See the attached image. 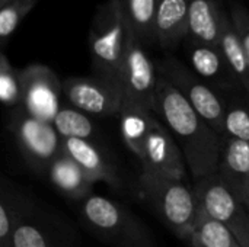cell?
Here are the masks:
<instances>
[{
	"mask_svg": "<svg viewBox=\"0 0 249 247\" xmlns=\"http://www.w3.org/2000/svg\"><path fill=\"white\" fill-rule=\"evenodd\" d=\"M153 112L178 141L187 167L196 181L219 170L223 137L214 131L190 105L184 95L159 76Z\"/></svg>",
	"mask_w": 249,
	"mask_h": 247,
	"instance_id": "1",
	"label": "cell"
},
{
	"mask_svg": "<svg viewBox=\"0 0 249 247\" xmlns=\"http://www.w3.org/2000/svg\"><path fill=\"white\" fill-rule=\"evenodd\" d=\"M139 192L177 237L190 242L201 214L194 188L187 186L182 181L168 179L142 170L139 176Z\"/></svg>",
	"mask_w": 249,
	"mask_h": 247,
	"instance_id": "2",
	"label": "cell"
},
{
	"mask_svg": "<svg viewBox=\"0 0 249 247\" xmlns=\"http://www.w3.org/2000/svg\"><path fill=\"white\" fill-rule=\"evenodd\" d=\"M130 32L131 28L123 0H108L98 9L89 31V49L95 76L121 84V67Z\"/></svg>",
	"mask_w": 249,
	"mask_h": 247,
	"instance_id": "3",
	"label": "cell"
},
{
	"mask_svg": "<svg viewBox=\"0 0 249 247\" xmlns=\"http://www.w3.org/2000/svg\"><path fill=\"white\" fill-rule=\"evenodd\" d=\"M85 226L102 243L111 247H156L149 227L125 207L99 195L82 202Z\"/></svg>",
	"mask_w": 249,
	"mask_h": 247,
	"instance_id": "4",
	"label": "cell"
},
{
	"mask_svg": "<svg viewBox=\"0 0 249 247\" xmlns=\"http://www.w3.org/2000/svg\"><path fill=\"white\" fill-rule=\"evenodd\" d=\"M9 128L25 162L38 173H47L51 163L64 153L63 138L54 125L34 118L22 106L12 111Z\"/></svg>",
	"mask_w": 249,
	"mask_h": 247,
	"instance_id": "5",
	"label": "cell"
},
{
	"mask_svg": "<svg viewBox=\"0 0 249 247\" xmlns=\"http://www.w3.org/2000/svg\"><path fill=\"white\" fill-rule=\"evenodd\" d=\"M156 68L158 74L171 82L201 118L223 137L228 108L223 96L177 58L168 57L160 61Z\"/></svg>",
	"mask_w": 249,
	"mask_h": 247,
	"instance_id": "6",
	"label": "cell"
},
{
	"mask_svg": "<svg viewBox=\"0 0 249 247\" xmlns=\"http://www.w3.org/2000/svg\"><path fill=\"white\" fill-rule=\"evenodd\" d=\"M194 189L201 213L225 224L241 246L249 247V211L220 175L216 172L196 181Z\"/></svg>",
	"mask_w": 249,
	"mask_h": 247,
	"instance_id": "7",
	"label": "cell"
},
{
	"mask_svg": "<svg viewBox=\"0 0 249 247\" xmlns=\"http://www.w3.org/2000/svg\"><path fill=\"white\" fill-rule=\"evenodd\" d=\"M13 247H83L77 231L60 215L34 201L19 221Z\"/></svg>",
	"mask_w": 249,
	"mask_h": 247,
	"instance_id": "8",
	"label": "cell"
},
{
	"mask_svg": "<svg viewBox=\"0 0 249 247\" xmlns=\"http://www.w3.org/2000/svg\"><path fill=\"white\" fill-rule=\"evenodd\" d=\"M158 79V68L146 52L144 44L131 31L120 77L124 100L153 111Z\"/></svg>",
	"mask_w": 249,
	"mask_h": 247,
	"instance_id": "9",
	"label": "cell"
},
{
	"mask_svg": "<svg viewBox=\"0 0 249 247\" xmlns=\"http://www.w3.org/2000/svg\"><path fill=\"white\" fill-rule=\"evenodd\" d=\"M63 95L73 108L96 116L118 115L124 102L121 84L99 76L67 77L63 80Z\"/></svg>",
	"mask_w": 249,
	"mask_h": 247,
	"instance_id": "10",
	"label": "cell"
},
{
	"mask_svg": "<svg viewBox=\"0 0 249 247\" xmlns=\"http://www.w3.org/2000/svg\"><path fill=\"white\" fill-rule=\"evenodd\" d=\"M20 106L34 118L53 124L61 109L60 96L63 93V82L58 76L44 64H29L20 70Z\"/></svg>",
	"mask_w": 249,
	"mask_h": 247,
	"instance_id": "11",
	"label": "cell"
},
{
	"mask_svg": "<svg viewBox=\"0 0 249 247\" xmlns=\"http://www.w3.org/2000/svg\"><path fill=\"white\" fill-rule=\"evenodd\" d=\"M140 165L143 172L175 181H182L187 173V162L178 141L158 118L147 137Z\"/></svg>",
	"mask_w": 249,
	"mask_h": 247,
	"instance_id": "12",
	"label": "cell"
},
{
	"mask_svg": "<svg viewBox=\"0 0 249 247\" xmlns=\"http://www.w3.org/2000/svg\"><path fill=\"white\" fill-rule=\"evenodd\" d=\"M184 47L193 71L213 89L217 92H226L241 87L220 47L201 44L190 38H185Z\"/></svg>",
	"mask_w": 249,
	"mask_h": 247,
	"instance_id": "13",
	"label": "cell"
},
{
	"mask_svg": "<svg viewBox=\"0 0 249 247\" xmlns=\"http://www.w3.org/2000/svg\"><path fill=\"white\" fill-rule=\"evenodd\" d=\"M63 146L64 153L80 166V169L93 183L104 182L114 189H118L121 186V181L115 166L93 141L64 138Z\"/></svg>",
	"mask_w": 249,
	"mask_h": 247,
	"instance_id": "14",
	"label": "cell"
},
{
	"mask_svg": "<svg viewBox=\"0 0 249 247\" xmlns=\"http://www.w3.org/2000/svg\"><path fill=\"white\" fill-rule=\"evenodd\" d=\"M217 173L249 211V143L223 137Z\"/></svg>",
	"mask_w": 249,
	"mask_h": 247,
	"instance_id": "15",
	"label": "cell"
},
{
	"mask_svg": "<svg viewBox=\"0 0 249 247\" xmlns=\"http://www.w3.org/2000/svg\"><path fill=\"white\" fill-rule=\"evenodd\" d=\"M190 0H158L155 15V42L174 48L188 36Z\"/></svg>",
	"mask_w": 249,
	"mask_h": 247,
	"instance_id": "16",
	"label": "cell"
},
{
	"mask_svg": "<svg viewBox=\"0 0 249 247\" xmlns=\"http://www.w3.org/2000/svg\"><path fill=\"white\" fill-rule=\"evenodd\" d=\"M55 189L70 201H85L92 195L93 182L86 176L80 166L66 153L60 154L47 172Z\"/></svg>",
	"mask_w": 249,
	"mask_h": 247,
	"instance_id": "17",
	"label": "cell"
},
{
	"mask_svg": "<svg viewBox=\"0 0 249 247\" xmlns=\"http://www.w3.org/2000/svg\"><path fill=\"white\" fill-rule=\"evenodd\" d=\"M118 116L124 144L140 162L144 153L147 137L153 130L156 119L155 112L152 109L124 100Z\"/></svg>",
	"mask_w": 249,
	"mask_h": 247,
	"instance_id": "18",
	"label": "cell"
},
{
	"mask_svg": "<svg viewBox=\"0 0 249 247\" xmlns=\"http://www.w3.org/2000/svg\"><path fill=\"white\" fill-rule=\"evenodd\" d=\"M223 9L219 0H196L190 1L188 36L193 41L220 47Z\"/></svg>",
	"mask_w": 249,
	"mask_h": 247,
	"instance_id": "19",
	"label": "cell"
},
{
	"mask_svg": "<svg viewBox=\"0 0 249 247\" xmlns=\"http://www.w3.org/2000/svg\"><path fill=\"white\" fill-rule=\"evenodd\" d=\"M31 204L32 199L23 191L3 178L0 189V247H13L15 230Z\"/></svg>",
	"mask_w": 249,
	"mask_h": 247,
	"instance_id": "20",
	"label": "cell"
},
{
	"mask_svg": "<svg viewBox=\"0 0 249 247\" xmlns=\"http://www.w3.org/2000/svg\"><path fill=\"white\" fill-rule=\"evenodd\" d=\"M220 49L233 71L236 80L239 82L242 90L249 99V64L242 41L235 29V25L231 19V15H228L223 10L222 15V36H220Z\"/></svg>",
	"mask_w": 249,
	"mask_h": 247,
	"instance_id": "21",
	"label": "cell"
},
{
	"mask_svg": "<svg viewBox=\"0 0 249 247\" xmlns=\"http://www.w3.org/2000/svg\"><path fill=\"white\" fill-rule=\"evenodd\" d=\"M188 243L191 247H242L225 224L213 220L204 213L200 214Z\"/></svg>",
	"mask_w": 249,
	"mask_h": 247,
	"instance_id": "22",
	"label": "cell"
},
{
	"mask_svg": "<svg viewBox=\"0 0 249 247\" xmlns=\"http://www.w3.org/2000/svg\"><path fill=\"white\" fill-rule=\"evenodd\" d=\"M131 31L143 44L155 42V15L158 0H123Z\"/></svg>",
	"mask_w": 249,
	"mask_h": 247,
	"instance_id": "23",
	"label": "cell"
},
{
	"mask_svg": "<svg viewBox=\"0 0 249 247\" xmlns=\"http://www.w3.org/2000/svg\"><path fill=\"white\" fill-rule=\"evenodd\" d=\"M54 128L61 135V138H79L93 141L96 135V125L89 118L88 114L70 106L61 108L53 121Z\"/></svg>",
	"mask_w": 249,
	"mask_h": 247,
	"instance_id": "24",
	"label": "cell"
},
{
	"mask_svg": "<svg viewBox=\"0 0 249 247\" xmlns=\"http://www.w3.org/2000/svg\"><path fill=\"white\" fill-rule=\"evenodd\" d=\"M0 100L12 111L22 105L20 70L10 64L4 52L0 54Z\"/></svg>",
	"mask_w": 249,
	"mask_h": 247,
	"instance_id": "25",
	"label": "cell"
},
{
	"mask_svg": "<svg viewBox=\"0 0 249 247\" xmlns=\"http://www.w3.org/2000/svg\"><path fill=\"white\" fill-rule=\"evenodd\" d=\"M223 137L249 143V102L233 100L228 103Z\"/></svg>",
	"mask_w": 249,
	"mask_h": 247,
	"instance_id": "26",
	"label": "cell"
},
{
	"mask_svg": "<svg viewBox=\"0 0 249 247\" xmlns=\"http://www.w3.org/2000/svg\"><path fill=\"white\" fill-rule=\"evenodd\" d=\"M38 0H12L0 9V41L4 44Z\"/></svg>",
	"mask_w": 249,
	"mask_h": 247,
	"instance_id": "27",
	"label": "cell"
},
{
	"mask_svg": "<svg viewBox=\"0 0 249 247\" xmlns=\"http://www.w3.org/2000/svg\"><path fill=\"white\" fill-rule=\"evenodd\" d=\"M231 19L242 41L249 64V12L242 4H233L231 9Z\"/></svg>",
	"mask_w": 249,
	"mask_h": 247,
	"instance_id": "28",
	"label": "cell"
},
{
	"mask_svg": "<svg viewBox=\"0 0 249 247\" xmlns=\"http://www.w3.org/2000/svg\"><path fill=\"white\" fill-rule=\"evenodd\" d=\"M9 1H12V0H0V7H1V6H4V4H7Z\"/></svg>",
	"mask_w": 249,
	"mask_h": 247,
	"instance_id": "29",
	"label": "cell"
},
{
	"mask_svg": "<svg viewBox=\"0 0 249 247\" xmlns=\"http://www.w3.org/2000/svg\"><path fill=\"white\" fill-rule=\"evenodd\" d=\"M190 1H196V0H190Z\"/></svg>",
	"mask_w": 249,
	"mask_h": 247,
	"instance_id": "30",
	"label": "cell"
}]
</instances>
